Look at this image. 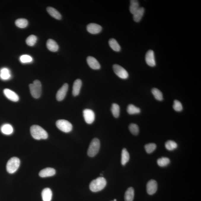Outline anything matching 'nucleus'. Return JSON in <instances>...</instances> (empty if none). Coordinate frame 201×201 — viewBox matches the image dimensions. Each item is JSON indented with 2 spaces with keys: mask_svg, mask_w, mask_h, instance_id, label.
Here are the masks:
<instances>
[{
  "mask_svg": "<svg viewBox=\"0 0 201 201\" xmlns=\"http://www.w3.org/2000/svg\"><path fill=\"white\" fill-rule=\"evenodd\" d=\"M30 132L33 138L39 140L40 139H46L48 137L47 133L41 127L38 125H34L30 128Z\"/></svg>",
  "mask_w": 201,
  "mask_h": 201,
  "instance_id": "1",
  "label": "nucleus"
},
{
  "mask_svg": "<svg viewBox=\"0 0 201 201\" xmlns=\"http://www.w3.org/2000/svg\"><path fill=\"white\" fill-rule=\"evenodd\" d=\"M107 181L104 177L98 178L90 183V188L92 192H97L100 191L106 187Z\"/></svg>",
  "mask_w": 201,
  "mask_h": 201,
  "instance_id": "2",
  "label": "nucleus"
},
{
  "mask_svg": "<svg viewBox=\"0 0 201 201\" xmlns=\"http://www.w3.org/2000/svg\"><path fill=\"white\" fill-rule=\"evenodd\" d=\"M31 94L35 98L40 97L42 94V86L41 83L39 80H36L33 84L29 85Z\"/></svg>",
  "mask_w": 201,
  "mask_h": 201,
  "instance_id": "3",
  "label": "nucleus"
},
{
  "mask_svg": "<svg viewBox=\"0 0 201 201\" xmlns=\"http://www.w3.org/2000/svg\"><path fill=\"white\" fill-rule=\"evenodd\" d=\"M20 161L17 157H14L9 160L7 165V170L9 174H13L20 167Z\"/></svg>",
  "mask_w": 201,
  "mask_h": 201,
  "instance_id": "4",
  "label": "nucleus"
},
{
  "mask_svg": "<svg viewBox=\"0 0 201 201\" xmlns=\"http://www.w3.org/2000/svg\"><path fill=\"white\" fill-rule=\"evenodd\" d=\"M100 147V143L97 138H94L91 141L88 150L89 156L93 157L95 156L98 152Z\"/></svg>",
  "mask_w": 201,
  "mask_h": 201,
  "instance_id": "5",
  "label": "nucleus"
},
{
  "mask_svg": "<svg viewBox=\"0 0 201 201\" xmlns=\"http://www.w3.org/2000/svg\"><path fill=\"white\" fill-rule=\"evenodd\" d=\"M56 125L60 130L64 132L69 133L72 130V124L66 120H58L56 122Z\"/></svg>",
  "mask_w": 201,
  "mask_h": 201,
  "instance_id": "6",
  "label": "nucleus"
},
{
  "mask_svg": "<svg viewBox=\"0 0 201 201\" xmlns=\"http://www.w3.org/2000/svg\"><path fill=\"white\" fill-rule=\"evenodd\" d=\"M113 69L115 74L122 79H126L129 77V74L127 71L120 65L114 64L113 66Z\"/></svg>",
  "mask_w": 201,
  "mask_h": 201,
  "instance_id": "7",
  "label": "nucleus"
},
{
  "mask_svg": "<svg viewBox=\"0 0 201 201\" xmlns=\"http://www.w3.org/2000/svg\"><path fill=\"white\" fill-rule=\"evenodd\" d=\"M83 116L86 122L88 124H91L94 121L95 115L92 110L89 109L83 111Z\"/></svg>",
  "mask_w": 201,
  "mask_h": 201,
  "instance_id": "8",
  "label": "nucleus"
},
{
  "mask_svg": "<svg viewBox=\"0 0 201 201\" xmlns=\"http://www.w3.org/2000/svg\"><path fill=\"white\" fill-rule=\"evenodd\" d=\"M145 60L147 65L151 67L156 65L155 55L153 51L149 50L147 52L145 56Z\"/></svg>",
  "mask_w": 201,
  "mask_h": 201,
  "instance_id": "9",
  "label": "nucleus"
},
{
  "mask_svg": "<svg viewBox=\"0 0 201 201\" xmlns=\"http://www.w3.org/2000/svg\"><path fill=\"white\" fill-rule=\"evenodd\" d=\"M68 84L66 83L58 90L56 95V99L58 101H61L65 98L68 91Z\"/></svg>",
  "mask_w": 201,
  "mask_h": 201,
  "instance_id": "10",
  "label": "nucleus"
},
{
  "mask_svg": "<svg viewBox=\"0 0 201 201\" xmlns=\"http://www.w3.org/2000/svg\"><path fill=\"white\" fill-rule=\"evenodd\" d=\"M147 193L149 195L154 194L157 191L158 184L155 180H152L149 181L147 184Z\"/></svg>",
  "mask_w": 201,
  "mask_h": 201,
  "instance_id": "11",
  "label": "nucleus"
},
{
  "mask_svg": "<svg viewBox=\"0 0 201 201\" xmlns=\"http://www.w3.org/2000/svg\"><path fill=\"white\" fill-rule=\"evenodd\" d=\"M87 31L93 34L100 33L102 30V28L100 25L95 23H90L87 26Z\"/></svg>",
  "mask_w": 201,
  "mask_h": 201,
  "instance_id": "12",
  "label": "nucleus"
},
{
  "mask_svg": "<svg viewBox=\"0 0 201 201\" xmlns=\"http://www.w3.org/2000/svg\"><path fill=\"white\" fill-rule=\"evenodd\" d=\"M4 93L6 97L9 100L13 102H17L19 100V97L14 92L8 89H5L4 90Z\"/></svg>",
  "mask_w": 201,
  "mask_h": 201,
  "instance_id": "13",
  "label": "nucleus"
},
{
  "mask_svg": "<svg viewBox=\"0 0 201 201\" xmlns=\"http://www.w3.org/2000/svg\"><path fill=\"white\" fill-rule=\"evenodd\" d=\"M56 174V170L52 168H47L44 169L39 173V176L41 177L45 178L52 177Z\"/></svg>",
  "mask_w": 201,
  "mask_h": 201,
  "instance_id": "14",
  "label": "nucleus"
},
{
  "mask_svg": "<svg viewBox=\"0 0 201 201\" xmlns=\"http://www.w3.org/2000/svg\"><path fill=\"white\" fill-rule=\"evenodd\" d=\"M87 61L88 65L92 69L95 70L100 69V64L95 58L92 56H89L87 58Z\"/></svg>",
  "mask_w": 201,
  "mask_h": 201,
  "instance_id": "15",
  "label": "nucleus"
},
{
  "mask_svg": "<svg viewBox=\"0 0 201 201\" xmlns=\"http://www.w3.org/2000/svg\"><path fill=\"white\" fill-rule=\"evenodd\" d=\"M82 85V82L81 79H77L75 80L73 86V95L75 97L79 94Z\"/></svg>",
  "mask_w": 201,
  "mask_h": 201,
  "instance_id": "16",
  "label": "nucleus"
},
{
  "mask_svg": "<svg viewBox=\"0 0 201 201\" xmlns=\"http://www.w3.org/2000/svg\"><path fill=\"white\" fill-rule=\"evenodd\" d=\"M46 45L47 49L50 51L56 52L59 50V47L57 43L52 39H49L47 42Z\"/></svg>",
  "mask_w": 201,
  "mask_h": 201,
  "instance_id": "17",
  "label": "nucleus"
},
{
  "mask_svg": "<svg viewBox=\"0 0 201 201\" xmlns=\"http://www.w3.org/2000/svg\"><path fill=\"white\" fill-rule=\"evenodd\" d=\"M52 192L50 189L47 188L42 192V196L43 201H51L52 197Z\"/></svg>",
  "mask_w": 201,
  "mask_h": 201,
  "instance_id": "18",
  "label": "nucleus"
},
{
  "mask_svg": "<svg viewBox=\"0 0 201 201\" xmlns=\"http://www.w3.org/2000/svg\"><path fill=\"white\" fill-rule=\"evenodd\" d=\"M47 12L52 17L58 20L62 19V15L55 8L52 7H48L47 8Z\"/></svg>",
  "mask_w": 201,
  "mask_h": 201,
  "instance_id": "19",
  "label": "nucleus"
},
{
  "mask_svg": "<svg viewBox=\"0 0 201 201\" xmlns=\"http://www.w3.org/2000/svg\"><path fill=\"white\" fill-rule=\"evenodd\" d=\"M144 12H145V9L143 7H140L136 12L133 15L134 21L137 23L140 21L142 17H143Z\"/></svg>",
  "mask_w": 201,
  "mask_h": 201,
  "instance_id": "20",
  "label": "nucleus"
},
{
  "mask_svg": "<svg viewBox=\"0 0 201 201\" xmlns=\"http://www.w3.org/2000/svg\"><path fill=\"white\" fill-rule=\"evenodd\" d=\"M135 192L133 188L129 187L125 194V201H133V200Z\"/></svg>",
  "mask_w": 201,
  "mask_h": 201,
  "instance_id": "21",
  "label": "nucleus"
},
{
  "mask_svg": "<svg viewBox=\"0 0 201 201\" xmlns=\"http://www.w3.org/2000/svg\"><path fill=\"white\" fill-rule=\"evenodd\" d=\"M1 131L5 135H10L13 133L14 129L11 125L6 124L1 127Z\"/></svg>",
  "mask_w": 201,
  "mask_h": 201,
  "instance_id": "22",
  "label": "nucleus"
},
{
  "mask_svg": "<svg viewBox=\"0 0 201 201\" xmlns=\"http://www.w3.org/2000/svg\"><path fill=\"white\" fill-rule=\"evenodd\" d=\"M130 5L129 10L131 14L134 15L139 8V2L136 0H132L130 1Z\"/></svg>",
  "mask_w": 201,
  "mask_h": 201,
  "instance_id": "23",
  "label": "nucleus"
},
{
  "mask_svg": "<svg viewBox=\"0 0 201 201\" xmlns=\"http://www.w3.org/2000/svg\"><path fill=\"white\" fill-rule=\"evenodd\" d=\"M11 75L9 70L7 68H3L0 70V78L4 80L9 79Z\"/></svg>",
  "mask_w": 201,
  "mask_h": 201,
  "instance_id": "24",
  "label": "nucleus"
},
{
  "mask_svg": "<svg viewBox=\"0 0 201 201\" xmlns=\"http://www.w3.org/2000/svg\"><path fill=\"white\" fill-rule=\"evenodd\" d=\"M109 44L110 47L113 50L116 52H120L121 50V47L120 45L115 39H111L109 41Z\"/></svg>",
  "mask_w": 201,
  "mask_h": 201,
  "instance_id": "25",
  "label": "nucleus"
},
{
  "mask_svg": "<svg viewBox=\"0 0 201 201\" xmlns=\"http://www.w3.org/2000/svg\"><path fill=\"white\" fill-rule=\"evenodd\" d=\"M130 155L126 148H124L122 151L121 163L122 165H125L129 162Z\"/></svg>",
  "mask_w": 201,
  "mask_h": 201,
  "instance_id": "26",
  "label": "nucleus"
},
{
  "mask_svg": "<svg viewBox=\"0 0 201 201\" xmlns=\"http://www.w3.org/2000/svg\"><path fill=\"white\" fill-rule=\"evenodd\" d=\"M127 112L129 114H137L140 113L141 109L133 105L130 104L127 107Z\"/></svg>",
  "mask_w": 201,
  "mask_h": 201,
  "instance_id": "27",
  "label": "nucleus"
},
{
  "mask_svg": "<svg viewBox=\"0 0 201 201\" xmlns=\"http://www.w3.org/2000/svg\"><path fill=\"white\" fill-rule=\"evenodd\" d=\"M15 24L17 27L20 28H25L27 27L28 25V21L25 19H18L16 20Z\"/></svg>",
  "mask_w": 201,
  "mask_h": 201,
  "instance_id": "28",
  "label": "nucleus"
},
{
  "mask_svg": "<svg viewBox=\"0 0 201 201\" xmlns=\"http://www.w3.org/2000/svg\"><path fill=\"white\" fill-rule=\"evenodd\" d=\"M111 111L114 117L117 118L119 117L120 115V108L118 105L116 103H114L112 104Z\"/></svg>",
  "mask_w": 201,
  "mask_h": 201,
  "instance_id": "29",
  "label": "nucleus"
},
{
  "mask_svg": "<svg viewBox=\"0 0 201 201\" xmlns=\"http://www.w3.org/2000/svg\"><path fill=\"white\" fill-rule=\"evenodd\" d=\"M152 92L157 100L161 101L163 100L162 93L158 89L156 88L152 89Z\"/></svg>",
  "mask_w": 201,
  "mask_h": 201,
  "instance_id": "30",
  "label": "nucleus"
},
{
  "mask_svg": "<svg viewBox=\"0 0 201 201\" xmlns=\"http://www.w3.org/2000/svg\"><path fill=\"white\" fill-rule=\"evenodd\" d=\"M177 143L173 141H168L165 144V148L168 151H173L177 148Z\"/></svg>",
  "mask_w": 201,
  "mask_h": 201,
  "instance_id": "31",
  "label": "nucleus"
},
{
  "mask_svg": "<svg viewBox=\"0 0 201 201\" xmlns=\"http://www.w3.org/2000/svg\"><path fill=\"white\" fill-rule=\"evenodd\" d=\"M170 162L169 159L166 157H162V158L159 159L157 161V163L158 165L161 167H166L170 164Z\"/></svg>",
  "mask_w": 201,
  "mask_h": 201,
  "instance_id": "32",
  "label": "nucleus"
},
{
  "mask_svg": "<svg viewBox=\"0 0 201 201\" xmlns=\"http://www.w3.org/2000/svg\"><path fill=\"white\" fill-rule=\"evenodd\" d=\"M37 37L35 36L31 35L29 36L26 39V43L28 45L30 46H34L37 42Z\"/></svg>",
  "mask_w": 201,
  "mask_h": 201,
  "instance_id": "33",
  "label": "nucleus"
},
{
  "mask_svg": "<svg viewBox=\"0 0 201 201\" xmlns=\"http://www.w3.org/2000/svg\"><path fill=\"white\" fill-rule=\"evenodd\" d=\"M129 129L133 135H137L139 133V127H138L137 125L135 124H131L129 126Z\"/></svg>",
  "mask_w": 201,
  "mask_h": 201,
  "instance_id": "34",
  "label": "nucleus"
},
{
  "mask_svg": "<svg viewBox=\"0 0 201 201\" xmlns=\"http://www.w3.org/2000/svg\"><path fill=\"white\" fill-rule=\"evenodd\" d=\"M145 148L146 151L148 154H151L156 149L157 145L154 143H149L145 146Z\"/></svg>",
  "mask_w": 201,
  "mask_h": 201,
  "instance_id": "35",
  "label": "nucleus"
},
{
  "mask_svg": "<svg viewBox=\"0 0 201 201\" xmlns=\"http://www.w3.org/2000/svg\"><path fill=\"white\" fill-rule=\"evenodd\" d=\"M173 107L175 110L178 112L181 111L183 109L181 103L177 100H174Z\"/></svg>",
  "mask_w": 201,
  "mask_h": 201,
  "instance_id": "36",
  "label": "nucleus"
},
{
  "mask_svg": "<svg viewBox=\"0 0 201 201\" xmlns=\"http://www.w3.org/2000/svg\"><path fill=\"white\" fill-rule=\"evenodd\" d=\"M20 60L23 63H27L32 62L33 59L31 57L28 55H23L20 57Z\"/></svg>",
  "mask_w": 201,
  "mask_h": 201,
  "instance_id": "37",
  "label": "nucleus"
},
{
  "mask_svg": "<svg viewBox=\"0 0 201 201\" xmlns=\"http://www.w3.org/2000/svg\"><path fill=\"white\" fill-rule=\"evenodd\" d=\"M114 201H117V200L116 199H115L114 200Z\"/></svg>",
  "mask_w": 201,
  "mask_h": 201,
  "instance_id": "38",
  "label": "nucleus"
},
{
  "mask_svg": "<svg viewBox=\"0 0 201 201\" xmlns=\"http://www.w3.org/2000/svg\"></svg>",
  "mask_w": 201,
  "mask_h": 201,
  "instance_id": "39",
  "label": "nucleus"
}]
</instances>
